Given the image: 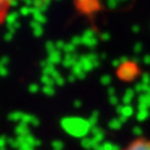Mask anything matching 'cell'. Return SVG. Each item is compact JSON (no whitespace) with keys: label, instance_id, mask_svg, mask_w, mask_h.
Instances as JSON below:
<instances>
[{"label":"cell","instance_id":"1","mask_svg":"<svg viewBox=\"0 0 150 150\" xmlns=\"http://www.w3.org/2000/svg\"><path fill=\"white\" fill-rule=\"evenodd\" d=\"M120 150H150V139L149 138H137L128 143Z\"/></svg>","mask_w":150,"mask_h":150},{"label":"cell","instance_id":"2","mask_svg":"<svg viewBox=\"0 0 150 150\" xmlns=\"http://www.w3.org/2000/svg\"><path fill=\"white\" fill-rule=\"evenodd\" d=\"M15 0H0V26L8 21Z\"/></svg>","mask_w":150,"mask_h":150}]
</instances>
